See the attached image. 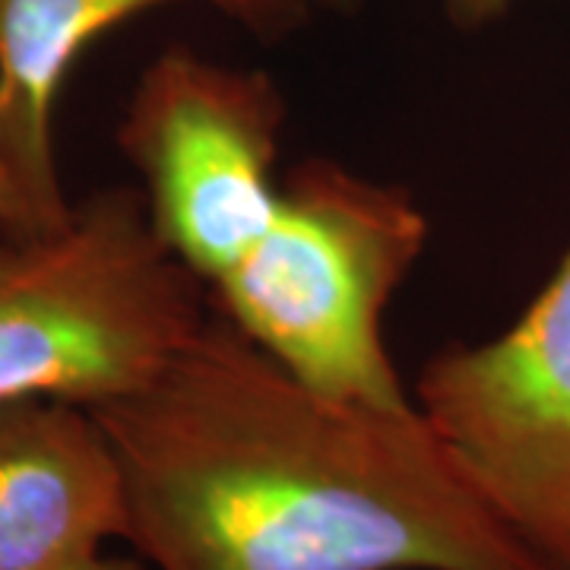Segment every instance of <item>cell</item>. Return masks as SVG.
Listing matches in <instances>:
<instances>
[{
  "label": "cell",
  "instance_id": "3957f363",
  "mask_svg": "<svg viewBox=\"0 0 570 570\" xmlns=\"http://www.w3.org/2000/svg\"><path fill=\"white\" fill-rule=\"evenodd\" d=\"M206 317V285L159 242L134 187L86 197L58 228L0 232V403L130 396Z\"/></svg>",
  "mask_w": 570,
  "mask_h": 570
},
{
  "label": "cell",
  "instance_id": "5b68a950",
  "mask_svg": "<svg viewBox=\"0 0 570 570\" xmlns=\"http://www.w3.org/2000/svg\"><path fill=\"white\" fill-rule=\"evenodd\" d=\"M412 400L510 530L570 570V250L517 324L431 355Z\"/></svg>",
  "mask_w": 570,
  "mask_h": 570
},
{
  "label": "cell",
  "instance_id": "277c9868",
  "mask_svg": "<svg viewBox=\"0 0 570 570\" xmlns=\"http://www.w3.org/2000/svg\"><path fill=\"white\" fill-rule=\"evenodd\" d=\"M285 99L264 70L168 48L142 70L118 124L149 223L209 288L276 213Z\"/></svg>",
  "mask_w": 570,
  "mask_h": 570
},
{
  "label": "cell",
  "instance_id": "ba28073f",
  "mask_svg": "<svg viewBox=\"0 0 570 570\" xmlns=\"http://www.w3.org/2000/svg\"><path fill=\"white\" fill-rule=\"evenodd\" d=\"M513 3L520 0H444V10L460 29H482L489 22L501 20Z\"/></svg>",
  "mask_w": 570,
  "mask_h": 570
},
{
  "label": "cell",
  "instance_id": "52a82bcc",
  "mask_svg": "<svg viewBox=\"0 0 570 570\" xmlns=\"http://www.w3.org/2000/svg\"><path fill=\"white\" fill-rule=\"evenodd\" d=\"M127 539L124 479L96 412L67 400L0 403V570H41Z\"/></svg>",
  "mask_w": 570,
  "mask_h": 570
},
{
  "label": "cell",
  "instance_id": "8fae6325",
  "mask_svg": "<svg viewBox=\"0 0 570 570\" xmlns=\"http://www.w3.org/2000/svg\"><path fill=\"white\" fill-rule=\"evenodd\" d=\"M317 3H348V0H317Z\"/></svg>",
  "mask_w": 570,
  "mask_h": 570
},
{
  "label": "cell",
  "instance_id": "9c48e42d",
  "mask_svg": "<svg viewBox=\"0 0 570 570\" xmlns=\"http://www.w3.org/2000/svg\"><path fill=\"white\" fill-rule=\"evenodd\" d=\"M0 232H13V235H29V219L22 209L17 190L10 187L7 175L0 171Z\"/></svg>",
  "mask_w": 570,
  "mask_h": 570
},
{
  "label": "cell",
  "instance_id": "30bf717a",
  "mask_svg": "<svg viewBox=\"0 0 570 570\" xmlns=\"http://www.w3.org/2000/svg\"><path fill=\"white\" fill-rule=\"evenodd\" d=\"M41 570H146L140 558H118V554H92V558H80V561H67V564H55V568Z\"/></svg>",
  "mask_w": 570,
  "mask_h": 570
},
{
  "label": "cell",
  "instance_id": "6da1fadb",
  "mask_svg": "<svg viewBox=\"0 0 570 570\" xmlns=\"http://www.w3.org/2000/svg\"><path fill=\"white\" fill-rule=\"evenodd\" d=\"M92 412L153 570H554L419 406L324 396L213 307L159 377Z\"/></svg>",
  "mask_w": 570,
  "mask_h": 570
},
{
  "label": "cell",
  "instance_id": "7a4b0ae2",
  "mask_svg": "<svg viewBox=\"0 0 570 570\" xmlns=\"http://www.w3.org/2000/svg\"><path fill=\"white\" fill-rule=\"evenodd\" d=\"M406 187L330 159L283 178L264 235L209 285V307L311 390L377 409L415 406L384 317L428 245Z\"/></svg>",
  "mask_w": 570,
  "mask_h": 570
},
{
  "label": "cell",
  "instance_id": "8992f818",
  "mask_svg": "<svg viewBox=\"0 0 570 570\" xmlns=\"http://www.w3.org/2000/svg\"><path fill=\"white\" fill-rule=\"evenodd\" d=\"M171 3H206L257 36H283L317 0H0V171L29 232L70 219L55 153V108L82 51L115 26Z\"/></svg>",
  "mask_w": 570,
  "mask_h": 570
}]
</instances>
